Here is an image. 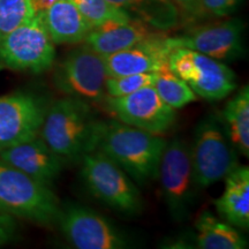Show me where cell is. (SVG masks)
Segmentation results:
<instances>
[{
	"label": "cell",
	"instance_id": "cell-1",
	"mask_svg": "<svg viewBox=\"0 0 249 249\" xmlns=\"http://www.w3.org/2000/svg\"><path fill=\"white\" fill-rule=\"evenodd\" d=\"M102 123L89 103L65 97L48 107L39 136L65 160H81L97 149Z\"/></svg>",
	"mask_w": 249,
	"mask_h": 249
},
{
	"label": "cell",
	"instance_id": "cell-2",
	"mask_svg": "<svg viewBox=\"0 0 249 249\" xmlns=\"http://www.w3.org/2000/svg\"><path fill=\"white\" fill-rule=\"evenodd\" d=\"M166 140L120 121H103L97 149L116 161L140 186L158 178Z\"/></svg>",
	"mask_w": 249,
	"mask_h": 249
},
{
	"label": "cell",
	"instance_id": "cell-3",
	"mask_svg": "<svg viewBox=\"0 0 249 249\" xmlns=\"http://www.w3.org/2000/svg\"><path fill=\"white\" fill-rule=\"evenodd\" d=\"M49 186L0 160V211L38 224H51L60 213Z\"/></svg>",
	"mask_w": 249,
	"mask_h": 249
},
{
	"label": "cell",
	"instance_id": "cell-4",
	"mask_svg": "<svg viewBox=\"0 0 249 249\" xmlns=\"http://www.w3.org/2000/svg\"><path fill=\"white\" fill-rule=\"evenodd\" d=\"M189 150L201 189L223 180L239 165V151L227 135L219 113L207 114L197 124Z\"/></svg>",
	"mask_w": 249,
	"mask_h": 249
},
{
	"label": "cell",
	"instance_id": "cell-5",
	"mask_svg": "<svg viewBox=\"0 0 249 249\" xmlns=\"http://www.w3.org/2000/svg\"><path fill=\"white\" fill-rule=\"evenodd\" d=\"M81 176L91 194L112 209L123 213H136L142 201L138 187L116 161L99 150L81 158Z\"/></svg>",
	"mask_w": 249,
	"mask_h": 249
},
{
	"label": "cell",
	"instance_id": "cell-6",
	"mask_svg": "<svg viewBox=\"0 0 249 249\" xmlns=\"http://www.w3.org/2000/svg\"><path fill=\"white\" fill-rule=\"evenodd\" d=\"M55 48L42 13H37L0 42V70L40 74L53 66Z\"/></svg>",
	"mask_w": 249,
	"mask_h": 249
},
{
	"label": "cell",
	"instance_id": "cell-7",
	"mask_svg": "<svg viewBox=\"0 0 249 249\" xmlns=\"http://www.w3.org/2000/svg\"><path fill=\"white\" fill-rule=\"evenodd\" d=\"M161 195L171 217L177 222L191 213L200 186L193 170L191 150L185 140L177 138L166 143L158 169Z\"/></svg>",
	"mask_w": 249,
	"mask_h": 249
},
{
	"label": "cell",
	"instance_id": "cell-8",
	"mask_svg": "<svg viewBox=\"0 0 249 249\" xmlns=\"http://www.w3.org/2000/svg\"><path fill=\"white\" fill-rule=\"evenodd\" d=\"M107 77L103 55L85 43L59 62L53 82L66 97L101 103L107 96L105 88Z\"/></svg>",
	"mask_w": 249,
	"mask_h": 249
},
{
	"label": "cell",
	"instance_id": "cell-9",
	"mask_svg": "<svg viewBox=\"0 0 249 249\" xmlns=\"http://www.w3.org/2000/svg\"><path fill=\"white\" fill-rule=\"evenodd\" d=\"M167 62L170 70L185 81L196 96L207 101L226 98L236 88L235 74L231 68L194 50L173 49Z\"/></svg>",
	"mask_w": 249,
	"mask_h": 249
},
{
	"label": "cell",
	"instance_id": "cell-10",
	"mask_svg": "<svg viewBox=\"0 0 249 249\" xmlns=\"http://www.w3.org/2000/svg\"><path fill=\"white\" fill-rule=\"evenodd\" d=\"M70 244L79 249H123L129 246L127 236L110 220L89 208L67 204L58 220Z\"/></svg>",
	"mask_w": 249,
	"mask_h": 249
},
{
	"label": "cell",
	"instance_id": "cell-11",
	"mask_svg": "<svg viewBox=\"0 0 249 249\" xmlns=\"http://www.w3.org/2000/svg\"><path fill=\"white\" fill-rule=\"evenodd\" d=\"M245 24L240 18L196 27L180 36L167 37L171 49L194 50L218 61H234L245 55Z\"/></svg>",
	"mask_w": 249,
	"mask_h": 249
},
{
	"label": "cell",
	"instance_id": "cell-12",
	"mask_svg": "<svg viewBox=\"0 0 249 249\" xmlns=\"http://www.w3.org/2000/svg\"><path fill=\"white\" fill-rule=\"evenodd\" d=\"M104 103L118 121L157 135L169 130L176 121V110L160 98L154 86L120 97L107 96Z\"/></svg>",
	"mask_w": 249,
	"mask_h": 249
},
{
	"label": "cell",
	"instance_id": "cell-13",
	"mask_svg": "<svg viewBox=\"0 0 249 249\" xmlns=\"http://www.w3.org/2000/svg\"><path fill=\"white\" fill-rule=\"evenodd\" d=\"M48 105L30 92L0 98V151L39 135Z\"/></svg>",
	"mask_w": 249,
	"mask_h": 249
},
{
	"label": "cell",
	"instance_id": "cell-14",
	"mask_svg": "<svg viewBox=\"0 0 249 249\" xmlns=\"http://www.w3.org/2000/svg\"><path fill=\"white\" fill-rule=\"evenodd\" d=\"M172 51L160 31L138 44L110 54H102L108 77L157 71L167 64Z\"/></svg>",
	"mask_w": 249,
	"mask_h": 249
},
{
	"label": "cell",
	"instance_id": "cell-15",
	"mask_svg": "<svg viewBox=\"0 0 249 249\" xmlns=\"http://www.w3.org/2000/svg\"><path fill=\"white\" fill-rule=\"evenodd\" d=\"M0 160L49 187L59 176L66 161L39 135L1 150Z\"/></svg>",
	"mask_w": 249,
	"mask_h": 249
},
{
	"label": "cell",
	"instance_id": "cell-16",
	"mask_svg": "<svg viewBox=\"0 0 249 249\" xmlns=\"http://www.w3.org/2000/svg\"><path fill=\"white\" fill-rule=\"evenodd\" d=\"M148 24L132 18L127 22H108L92 28L83 42L101 54L128 49L154 35Z\"/></svg>",
	"mask_w": 249,
	"mask_h": 249
},
{
	"label": "cell",
	"instance_id": "cell-17",
	"mask_svg": "<svg viewBox=\"0 0 249 249\" xmlns=\"http://www.w3.org/2000/svg\"><path fill=\"white\" fill-rule=\"evenodd\" d=\"M225 188L214 207L224 220L236 229H249V169L238 165L224 178Z\"/></svg>",
	"mask_w": 249,
	"mask_h": 249
},
{
	"label": "cell",
	"instance_id": "cell-18",
	"mask_svg": "<svg viewBox=\"0 0 249 249\" xmlns=\"http://www.w3.org/2000/svg\"><path fill=\"white\" fill-rule=\"evenodd\" d=\"M42 15L54 44H77L83 42L92 29L70 0H57Z\"/></svg>",
	"mask_w": 249,
	"mask_h": 249
},
{
	"label": "cell",
	"instance_id": "cell-19",
	"mask_svg": "<svg viewBox=\"0 0 249 249\" xmlns=\"http://www.w3.org/2000/svg\"><path fill=\"white\" fill-rule=\"evenodd\" d=\"M130 17L156 30L166 31L180 23V11L173 0H107Z\"/></svg>",
	"mask_w": 249,
	"mask_h": 249
},
{
	"label": "cell",
	"instance_id": "cell-20",
	"mask_svg": "<svg viewBox=\"0 0 249 249\" xmlns=\"http://www.w3.org/2000/svg\"><path fill=\"white\" fill-rule=\"evenodd\" d=\"M195 245L201 249H245L248 242L235 226L205 210L195 222Z\"/></svg>",
	"mask_w": 249,
	"mask_h": 249
},
{
	"label": "cell",
	"instance_id": "cell-21",
	"mask_svg": "<svg viewBox=\"0 0 249 249\" xmlns=\"http://www.w3.org/2000/svg\"><path fill=\"white\" fill-rule=\"evenodd\" d=\"M227 135L241 155L249 156V89L242 87L220 112Z\"/></svg>",
	"mask_w": 249,
	"mask_h": 249
},
{
	"label": "cell",
	"instance_id": "cell-22",
	"mask_svg": "<svg viewBox=\"0 0 249 249\" xmlns=\"http://www.w3.org/2000/svg\"><path fill=\"white\" fill-rule=\"evenodd\" d=\"M154 88L160 98L174 110L182 108L197 99L195 92L185 81L180 79L170 70L169 62L156 71Z\"/></svg>",
	"mask_w": 249,
	"mask_h": 249
},
{
	"label": "cell",
	"instance_id": "cell-23",
	"mask_svg": "<svg viewBox=\"0 0 249 249\" xmlns=\"http://www.w3.org/2000/svg\"><path fill=\"white\" fill-rule=\"evenodd\" d=\"M92 28L108 22H127L130 15L107 0H70Z\"/></svg>",
	"mask_w": 249,
	"mask_h": 249
},
{
	"label": "cell",
	"instance_id": "cell-24",
	"mask_svg": "<svg viewBox=\"0 0 249 249\" xmlns=\"http://www.w3.org/2000/svg\"><path fill=\"white\" fill-rule=\"evenodd\" d=\"M35 14L31 0H0V42Z\"/></svg>",
	"mask_w": 249,
	"mask_h": 249
},
{
	"label": "cell",
	"instance_id": "cell-25",
	"mask_svg": "<svg viewBox=\"0 0 249 249\" xmlns=\"http://www.w3.org/2000/svg\"><path fill=\"white\" fill-rule=\"evenodd\" d=\"M241 2L242 0H194L183 11L192 20L222 18L234 13Z\"/></svg>",
	"mask_w": 249,
	"mask_h": 249
},
{
	"label": "cell",
	"instance_id": "cell-26",
	"mask_svg": "<svg viewBox=\"0 0 249 249\" xmlns=\"http://www.w3.org/2000/svg\"><path fill=\"white\" fill-rule=\"evenodd\" d=\"M156 80V71L150 73L132 74L116 77H107L105 88L107 96L111 97H120L133 93L138 90L148 86H154Z\"/></svg>",
	"mask_w": 249,
	"mask_h": 249
},
{
	"label": "cell",
	"instance_id": "cell-27",
	"mask_svg": "<svg viewBox=\"0 0 249 249\" xmlns=\"http://www.w3.org/2000/svg\"><path fill=\"white\" fill-rule=\"evenodd\" d=\"M57 0H31L35 13H43L50 6L53 5Z\"/></svg>",
	"mask_w": 249,
	"mask_h": 249
},
{
	"label": "cell",
	"instance_id": "cell-28",
	"mask_svg": "<svg viewBox=\"0 0 249 249\" xmlns=\"http://www.w3.org/2000/svg\"><path fill=\"white\" fill-rule=\"evenodd\" d=\"M173 1L176 2L177 5L181 6L182 8H186V7H188V6L191 5L194 0H173Z\"/></svg>",
	"mask_w": 249,
	"mask_h": 249
},
{
	"label": "cell",
	"instance_id": "cell-29",
	"mask_svg": "<svg viewBox=\"0 0 249 249\" xmlns=\"http://www.w3.org/2000/svg\"><path fill=\"white\" fill-rule=\"evenodd\" d=\"M2 235H4V233H2V232H1V230H0V238H1Z\"/></svg>",
	"mask_w": 249,
	"mask_h": 249
}]
</instances>
